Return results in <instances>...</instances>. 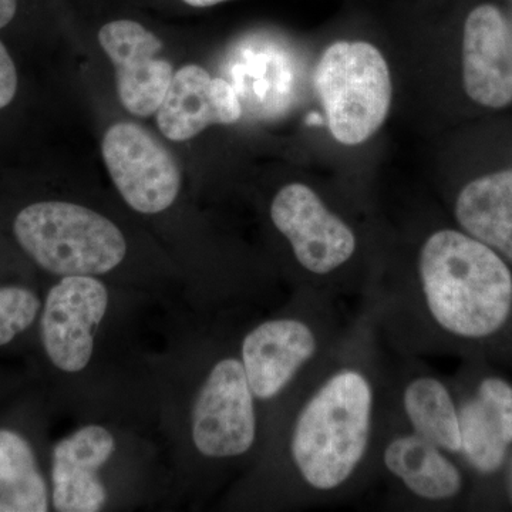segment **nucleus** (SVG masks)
Here are the masks:
<instances>
[{
    "label": "nucleus",
    "instance_id": "f8f14e48",
    "mask_svg": "<svg viewBox=\"0 0 512 512\" xmlns=\"http://www.w3.org/2000/svg\"><path fill=\"white\" fill-rule=\"evenodd\" d=\"M318 352V338L296 318L265 320L242 340L241 363L256 400L268 402L291 384Z\"/></svg>",
    "mask_w": 512,
    "mask_h": 512
},
{
    "label": "nucleus",
    "instance_id": "aec40b11",
    "mask_svg": "<svg viewBox=\"0 0 512 512\" xmlns=\"http://www.w3.org/2000/svg\"><path fill=\"white\" fill-rule=\"evenodd\" d=\"M18 70L6 46L0 42V110L8 107L18 93Z\"/></svg>",
    "mask_w": 512,
    "mask_h": 512
},
{
    "label": "nucleus",
    "instance_id": "7ed1b4c3",
    "mask_svg": "<svg viewBox=\"0 0 512 512\" xmlns=\"http://www.w3.org/2000/svg\"><path fill=\"white\" fill-rule=\"evenodd\" d=\"M12 235L26 258L46 274L99 276L127 255L120 228L99 212L66 201H36L16 212Z\"/></svg>",
    "mask_w": 512,
    "mask_h": 512
},
{
    "label": "nucleus",
    "instance_id": "9b49d317",
    "mask_svg": "<svg viewBox=\"0 0 512 512\" xmlns=\"http://www.w3.org/2000/svg\"><path fill=\"white\" fill-rule=\"evenodd\" d=\"M32 402L0 413V512L52 511L49 471L37 446Z\"/></svg>",
    "mask_w": 512,
    "mask_h": 512
},
{
    "label": "nucleus",
    "instance_id": "39448f33",
    "mask_svg": "<svg viewBox=\"0 0 512 512\" xmlns=\"http://www.w3.org/2000/svg\"><path fill=\"white\" fill-rule=\"evenodd\" d=\"M109 305V288L97 276H64L50 286L36 326L47 365L63 375L83 372Z\"/></svg>",
    "mask_w": 512,
    "mask_h": 512
},
{
    "label": "nucleus",
    "instance_id": "423d86ee",
    "mask_svg": "<svg viewBox=\"0 0 512 512\" xmlns=\"http://www.w3.org/2000/svg\"><path fill=\"white\" fill-rule=\"evenodd\" d=\"M255 396L238 357L211 367L191 410V439L201 456L229 460L254 447L258 420Z\"/></svg>",
    "mask_w": 512,
    "mask_h": 512
},
{
    "label": "nucleus",
    "instance_id": "4468645a",
    "mask_svg": "<svg viewBox=\"0 0 512 512\" xmlns=\"http://www.w3.org/2000/svg\"><path fill=\"white\" fill-rule=\"evenodd\" d=\"M157 126L171 141H187L214 124H234L242 116L237 90L204 67L187 64L174 73L160 109Z\"/></svg>",
    "mask_w": 512,
    "mask_h": 512
},
{
    "label": "nucleus",
    "instance_id": "dca6fc26",
    "mask_svg": "<svg viewBox=\"0 0 512 512\" xmlns=\"http://www.w3.org/2000/svg\"><path fill=\"white\" fill-rule=\"evenodd\" d=\"M383 463L410 493L423 500H450L463 488L460 470L443 450L414 431L394 437L387 444Z\"/></svg>",
    "mask_w": 512,
    "mask_h": 512
},
{
    "label": "nucleus",
    "instance_id": "f03ea898",
    "mask_svg": "<svg viewBox=\"0 0 512 512\" xmlns=\"http://www.w3.org/2000/svg\"><path fill=\"white\" fill-rule=\"evenodd\" d=\"M375 393L356 369L333 373L312 394L293 426V464L309 487L333 491L362 464L372 433Z\"/></svg>",
    "mask_w": 512,
    "mask_h": 512
},
{
    "label": "nucleus",
    "instance_id": "9d476101",
    "mask_svg": "<svg viewBox=\"0 0 512 512\" xmlns=\"http://www.w3.org/2000/svg\"><path fill=\"white\" fill-rule=\"evenodd\" d=\"M116 451V437L100 424H87L50 450L52 508L57 512H99L109 501L101 470Z\"/></svg>",
    "mask_w": 512,
    "mask_h": 512
},
{
    "label": "nucleus",
    "instance_id": "f3484780",
    "mask_svg": "<svg viewBox=\"0 0 512 512\" xmlns=\"http://www.w3.org/2000/svg\"><path fill=\"white\" fill-rule=\"evenodd\" d=\"M456 218L470 237L512 261V170L468 183L458 194Z\"/></svg>",
    "mask_w": 512,
    "mask_h": 512
},
{
    "label": "nucleus",
    "instance_id": "412c9836",
    "mask_svg": "<svg viewBox=\"0 0 512 512\" xmlns=\"http://www.w3.org/2000/svg\"><path fill=\"white\" fill-rule=\"evenodd\" d=\"M18 12V0H0V29L6 28Z\"/></svg>",
    "mask_w": 512,
    "mask_h": 512
},
{
    "label": "nucleus",
    "instance_id": "ddd939ff",
    "mask_svg": "<svg viewBox=\"0 0 512 512\" xmlns=\"http://www.w3.org/2000/svg\"><path fill=\"white\" fill-rule=\"evenodd\" d=\"M464 90L490 109L512 103V39L503 13L481 5L468 15L463 39Z\"/></svg>",
    "mask_w": 512,
    "mask_h": 512
},
{
    "label": "nucleus",
    "instance_id": "6e6552de",
    "mask_svg": "<svg viewBox=\"0 0 512 512\" xmlns=\"http://www.w3.org/2000/svg\"><path fill=\"white\" fill-rule=\"evenodd\" d=\"M271 218L291 244L296 261L313 275L332 274L355 254V232L308 185L281 188L272 201Z\"/></svg>",
    "mask_w": 512,
    "mask_h": 512
},
{
    "label": "nucleus",
    "instance_id": "1a4fd4ad",
    "mask_svg": "<svg viewBox=\"0 0 512 512\" xmlns=\"http://www.w3.org/2000/svg\"><path fill=\"white\" fill-rule=\"evenodd\" d=\"M99 42L116 69L117 93L128 113L148 117L157 113L173 79V64L158 53L163 43L133 20L107 23Z\"/></svg>",
    "mask_w": 512,
    "mask_h": 512
},
{
    "label": "nucleus",
    "instance_id": "0eeeda50",
    "mask_svg": "<svg viewBox=\"0 0 512 512\" xmlns=\"http://www.w3.org/2000/svg\"><path fill=\"white\" fill-rule=\"evenodd\" d=\"M103 158L128 207L154 215L174 204L181 173L167 148L136 123L114 124L103 138Z\"/></svg>",
    "mask_w": 512,
    "mask_h": 512
},
{
    "label": "nucleus",
    "instance_id": "20e7f679",
    "mask_svg": "<svg viewBox=\"0 0 512 512\" xmlns=\"http://www.w3.org/2000/svg\"><path fill=\"white\" fill-rule=\"evenodd\" d=\"M315 89L329 130L343 146L375 136L392 103V77L380 50L367 42H336L320 57Z\"/></svg>",
    "mask_w": 512,
    "mask_h": 512
},
{
    "label": "nucleus",
    "instance_id": "f257e3e1",
    "mask_svg": "<svg viewBox=\"0 0 512 512\" xmlns=\"http://www.w3.org/2000/svg\"><path fill=\"white\" fill-rule=\"evenodd\" d=\"M424 305L444 332L483 339L512 312V274L501 256L464 232L441 229L420 251Z\"/></svg>",
    "mask_w": 512,
    "mask_h": 512
},
{
    "label": "nucleus",
    "instance_id": "a211bd4d",
    "mask_svg": "<svg viewBox=\"0 0 512 512\" xmlns=\"http://www.w3.org/2000/svg\"><path fill=\"white\" fill-rule=\"evenodd\" d=\"M403 407L413 431L448 453H460L458 409L451 393L436 377L421 376L407 384Z\"/></svg>",
    "mask_w": 512,
    "mask_h": 512
},
{
    "label": "nucleus",
    "instance_id": "2eb2a0df",
    "mask_svg": "<svg viewBox=\"0 0 512 512\" xmlns=\"http://www.w3.org/2000/svg\"><path fill=\"white\" fill-rule=\"evenodd\" d=\"M461 451L478 473L500 470L512 444V386L488 377L458 409Z\"/></svg>",
    "mask_w": 512,
    "mask_h": 512
},
{
    "label": "nucleus",
    "instance_id": "6ab92c4d",
    "mask_svg": "<svg viewBox=\"0 0 512 512\" xmlns=\"http://www.w3.org/2000/svg\"><path fill=\"white\" fill-rule=\"evenodd\" d=\"M42 303L35 286L0 279V349L18 345L36 330Z\"/></svg>",
    "mask_w": 512,
    "mask_h": 512
},
{
    "label": "nucleus",
    "instance_id": "5701e85b",
    "mask_svg": "<svg viewBox=\"0 0 512 512\" xmlns=\"http://www.w3.org/2000/svg\"><path fill=\"white\" fill-rule=\"evenodd\" d=\"M187 5L194 8H208V6L218 5V3L227 2V0H183Z\"/></svg>",
    "mask_w": 512,
    "mask_h": 512
},
{
    "label": "nucleus",
    "instance_id": "4be33fe9",
    "mask_svg": "<svg viewBox=\"0 0 512 512\" xmlns=\"http://www.w3.org/2000/svg\"><path fill=\"white\" fill-rule=\"evenodd\" d=\"M19 386L20 383L16 382L12 376L0 370V404L5 402L10 397V394L16 392Z\"/></svg>",
    "mask_w": 512,
    "mask_h": 512
}]
</instances>
